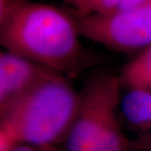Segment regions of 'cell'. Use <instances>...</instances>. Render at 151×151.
I'll return each mask as SVG.
<instances>
[{"instance_id": "obj_11", "label": "cell", "mask_w": 151, "mask_h": 151, "mask_svg": "<svg viewBox=\"0 0 151 151\" xmlns=\"http://www.w3.org/2000/svg\"><path fill=\"white\" fill-rule=\"evenodd\" d=\"M150 2H151V0H122V2L119 4V8L116 10L135 8V7H138V6L148 4Z\"/></svg>"}, {"instance_id": "obj_3", "label": "cell", "mask_w": 151, "mask_h": 151, "mask_svg": "<svg viewBox=\"0 0 151 151\" xmlns=\"http://www.w3.org/2000/svg\"><path fill=\"white\" fill-rule=\"evenodd\" d=\"M123 85L110 72L92 77L79 92L75 119L65 138V151H131L120 121Z\"/></svg>"}, {"instance_id": "obj_2", "label": "cell", "mask_w": 151, "mask_h": 151, "mask_svg": "<svg viewBox=\"0 0 151 151\" xmlns=\"http://www.w3.org/2000/svg\"><path fill=\"white\" fill-rule=\"evenodd\" d=\"M79 92L65 76L51 72L36 86L0 109V151L19 144L57 146L75 119Z\"/></svg>"}, {"instance_id": "obj_9", "label": "cell", "mask_w": 151, "mask_h": 151, "mask_svg": "<svg viewBox=\"0 0 151 151\" xmlns=\"http://www.w3.org/2000/svg\"><path fill=\"white\" fill-rule=\"evenodd\" d=\"M9 151H60L57 146H42L31 144H19Z\"/></svg>"}, {"instance_id": "obj_8", "label": "cell", "mask_w": 151, "mask_h": 151, "mask_svg": "<svg viewBox=\"0 0 151 151\" xmlns=\"http://www.w3.org/2000/svg\"><path fill=\"white\" fill-rule=\"evenodd\" d=\"M73 9V14L76 18L91 14L92 8L97 0H64Z\"/></svg>"}, {"instance_id": "obj_6", "label": "cell", "mask_w": 151, "mask_h": 151, "mask_svg": "<svg viewBox=\"0 0 151 151\" xmlns=\"http://www.w3.org/2000/svg\"><path fill=\"white\" fill-rule=\"evenodd\" d=\"M120 116L129 128L131 151H151V91L126 89Z\"/></svg>"}, {"instance_id": "obj_1", "label": "cell", "mask_w": 151, "mask_h": 151, "mask_svg": "<svg viewBox=\"0 0 151 151\" xmlns=\"http://www.w3.org/2000/svg\"><path fill=\"white\" fill-rule=\"evenodd\" d=\"M76 18L58 7L28 2L0 18V44L60 75L72 76L88 57Z\"/></svg>"}, {"instance_id": "obj_4", "label": "cell", "mask_w": 151, "mask_h": 151, "mask_svg": "<svg viewBox=\"0 0 151 151\" xmlns=\"http://www.w3.org/2000/svg\"><path fill=\"white\" fill-rule=\"evenodd\" d=\"M76 21L82 37L117 52L138 54L151 45V2Z\"/></svg>"}, {"instance_id": "obj_7", "label": "cell", "mask_w": 151, "mask_h": 151, "mask_svg": "<svg viewBox=\"0 0 151 151\" xmlns=\"http://www.w3.org/2000/svg\"><path fill=\"white\" fill-rule=\"evenodd\" d=\"M119 76L124 88L151 91V45L136 54Z\"/></svg>"}, {"instance_id": "obj_5", "label": "cell", "mask_w": 151, "mask_h": 151, "mask_svg": "<svg viewBox=\"0 0 151 151\" xmlns=\"http://www.w3.org/2000/svg\"><path fill=\"white\" fill-rule=\"evenodd\" d=\"M51 72L30 60L3 50L0 54V109L36 86Z\"/></svg>"}, {"instance_id": "obj_10", "label": "cell", "mask_w": 151, "mask_h": 151, "mask_svg": "<svg viewBox=\"0 0 151 151\" xmlns=\"http://www.w3.org/2000/svg\"><path fill=\"white\" fill-rule=\"evenodd\" d=\"M30 2V0H0V18L18 6Z\"/></svg>"}]
</instances>
